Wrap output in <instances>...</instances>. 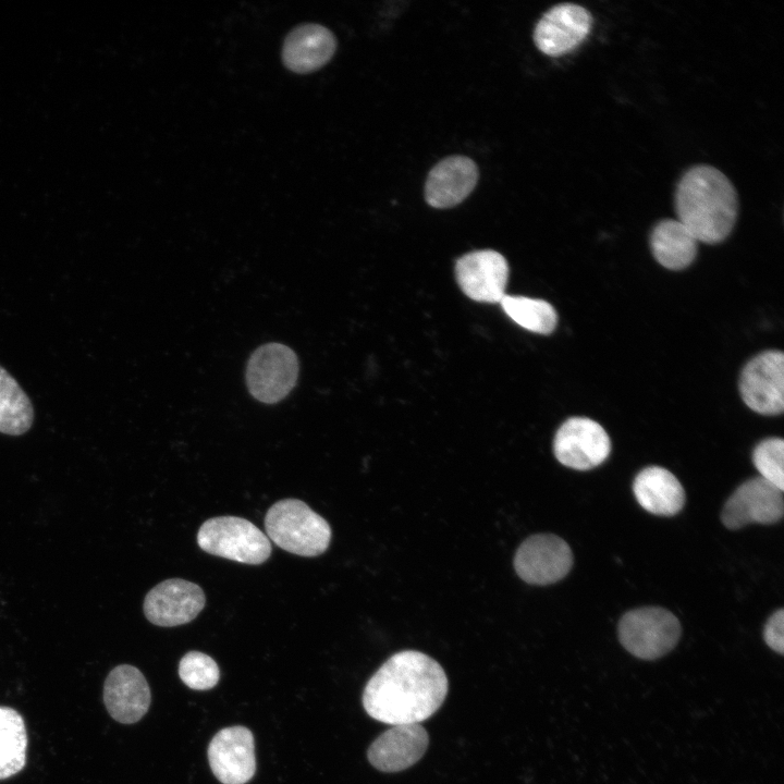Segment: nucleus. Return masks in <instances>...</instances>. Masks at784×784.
<instances>
[{"instance_id": "9", "label": "nucleus", "mask_w": 784, "mask_h": 784, "mask_svg": "<svg viewBox=\"0 0 784 784\" xmlns=\"http://www.w3.org/2000/svg\"><path fill=\"white\" fill-rule=\"evenodd\" d=\"M739 392L745 404L762 415H777L784 409V355L763 352L744 367Z\"/></svg>"}, {"instance_id": "4", "label": "nucleus", "mask_w": 784, "mask_h": 784, "mask_svg": "<svg viewBox=\"0 0 784 784\" xmlns=\"http://www.w3.org/2000/svg\"><path fill=\"white\" fill-rule=\"evenodd\" d=\"M197 543L209 554L254 565L267 561L272 551L267 535L237 516L207 519L198 530Z\"/></svg>"}, {"instance_id": "8", "label": "nucleus", "mask_w": 784, "mask_h": 784, "mask_svg": "<svg viewBox=\"0 0 784 784\" xmlns=\"http://www.w3.org/2000/svg\"><path fill=\"white\" fill-rule=\"evenodd\" d=\"M553 452L562 465L588 470L607 460L611 452V441L597 421L586 417H572L558 429Z\"/></svg>"}, {"instance_id": "20", "label": "nucleus", "mask_w": 784, "mask_h": 784, "mask_svg": "<svg viewBox=\"0 0 784 784\" xmlns=\"http://www.w3.org/2000/svg\"><path fill=\"white\" fill-rule=\"evenodd\" d=\"M698 241L678 220L659 221L650 235V247L657 261L671 270L689 266L696 257Z\"/></svg>"}, {"instance_id": "16", "label": "nucleus", "mask_w": 784, "mask_h": 784, "mask_svg": "<svg viewBox=\"0 0 784 784\" xmlns=\"http://www.w3.org/2000/svg\"><path fill=\"white\" fill-rule=\"evenodd\" d=\"M103 701L115 721L124 724L139 721L150 705V689L145 676L133 665L115 666L105 681Z\"/></svg>"}, {"instance_id": "17", "label": "nucleus", "mask_w": 784, "mask_h": 784, "mask_svg": "<svg viewBox=\"0 0 784 784\" xmlns=\"http://www.w3.org/2000/svg\"><path fill=\"white\" fill-rule=\"evenodd\" d=\"M478 177L474 160L466 156H450L430 170L425 184V199L433 208L454 207L473 192Z\"/></svg>"}, {"instance_id": "10", "label": "nucleus", "mask_w": 784, "mask_h": 784, "mask_svg": "<svg viewBox=\"0 0 784 784\" xmlns=\"http://www.w3.org/2000/svg\"><path fill=\"white\" fill-rule=\"evenodd\" d=\"M784 512L783 491L761 477L743 482L725 502L721 520L728 529L773 524Z\"/></svg>"}, {"instance_id": "22", "label": "nucleus", "mask_w": 784, "mask_h": 784, "mask_svg": "<svg viewBox=\"0 0 784 784\" xmlns=\"http://www.w3.org/2000/svg\"><path fill=\"white\" fill-rule=\"evenodd\" d=\"M27 734L22 715L0 707V780L19 773L26 763Z\"/></svg>"}, {"instance_id": "11", "label": "nucleus", "mask_w": 784, "mask_h": 784, "mask_svg": "<svg viewBox=\"0 0 784 784\" xmlns=\"http://www.w3.org/2000/svg\"><path fill=\"white\" fill-rule=\"evenodd\" d=\"M592 26L590 12L575 3H560L550 8L534 29L536 47L549 57H561L577 48Z\"/></svg>"}, {"instance_id": "13", "label": "nucleus", "mask_w": 784, "mask_h": 784, "mask_svg": "<svg viewBox=\"0 0 784 784\" xmlns=\"http://www.w3.org/2000/svg\"><path fill=\"white\" fill-rule=\"evenodd\" d=\"M208 760L222 784L247 783L256 771L252 732L240 725L219 731L209 744Z\"/></svg>"}, {"instance_id": "23", "label": "nucleus", "mask_w": 784, "mask_h": 784, "mask_svg": "<svg viewBox=\"0 0 784 784\" xmlns=\"http://www.w3.org/2000/svg\"><path fill=\"white\" fill-rule=\"evenodd\" d=\"M500 304L514 322L531 332L549 334L555 329L556 311L543 299L505 294Z\"/></svg>"}, {"instance_id": "5", "label": "nucleus", "mask_w": 784, "mask_h": 784, "mask_svg": "<svg viewBox=\"0 0 784 784\" xmlns=\"http://www.w3.org/2000/svg\"><path fill=\"white\" fill-rule=\"evenodd\" d=\"M681 623L669 610L644 607L625 613L617 626L622 646L642 660L665 656L681 638Z\"/></svg>"}, {"instance_id": "12", "label": "nucleus", "mask_w": 784, "mask_h": 784, "mask_svg": "<svg viewBox=\"0 0 784 784\" xmlns=\"http://www.w3.org/2000/svg\"><path fill=\"white\" fill-rule=\"evenodd\" d=\"M205 603V593L198 585L171 578L157 584L147 592L143 609L150 623L172 627L193 621Z\"/></svg>"}, {"instance_id": "6", "label": "nucleus", "mask_w": 784, "mask_h": 784, "mask_svg": "<svg viewBox=\"0 0 784 784\" xmlns=\"http://www.w3.org/2000/svg\"><path fill=\"white\" fill-rule=\"evenodd\" d=\"M297 376L296 354L281 343L259 346L247 363V388L262 403L273 404L283 400L294 388Z\"/></svg>"}, {"instance_id": "3", "label": "nucleus", "mask_w": 784, "mask_h": 784, "mask_svg": "<svg viewBox=\"0 0 784 784\" xmlns=\"http://www.w3.org/2000/svg\"><path fill=\"white\" fill-rule=\"evenodd\" d=\"M265 528L269 540L301 556L323 553L332 536L328 522L297 499H283L271 505L265 516Z\"/></svg>"}, {"instance_id": "15", "label": "nucleus", "mask_w": 784, "mask_h": 784, "mask_svg": "<svg viewBox=\"0 0 784 784\" xmlns=\"http://www.w3.org/2000/svg\"><path fill=\"white\" fill-rule=\"evenodd\" d=\"M428 744V733L419 723L392 725L370 744L367 759L381 772H400L418 762Z\"/></svg>"}, {"instance_id": "19", "label": "nucleus", "mask_w": 784, "mask_h": 784, "mask_svg": "<svg viewBox=\"0 0 784 784\" xmlns=\"http://www.w3.org/2000/svg\"><path fill=\"white\" fill-rule=\"evenodd\" d=\"M633 491L641 507L654 515H675L685 503V491L679 480L659 466L640 470L634 479Z\"/></svg>"}, {"instance_id": "14", "label": "nucleus", "mask_w": 784, "mask_h": 784, "mask_svg": "<svg viewBox=\"0 0 784 784\" xmlns=\"http://www.w3.org/2000/svg\"><path fill=\"white\" fill-rule=\"evenodd\" d=\"M455 275L461 290L469 298L500 303L505 295L509 265L495 250H475L456 261Z\"/></svg>"}, {"instance_id": "26", "label": "nucleus", "mask_w": 784, "mask_h": 784, "mask_svg": "<svg viewBox=\"0 0 784 784\" xmlns=\"http://www.w3.org/2000/svg\"><path fill=\"white\" fill-rule=\"evenodd\" d=\"M765 644L774 651L783 654L784 651V611L774 612L768 620L763 629Z\"/></svg>"}, {"instance_id": "2", "label": "nucleus", "mask_w": 784, "mask_h": 784, "mask_svg": "<svg viewBox=\"0 0 784 784\" xmlns=\"http://www.w3.org/2000/svg\"><path fill=\"white\" fill-rule=\"evenodd\" d=\"M677 220L699 242L716 244L732 232L738 212V197L728 177L709 164L687 170L674 195Z\"/></svg>"}, {"instance_id": "18", "label": "nucleus", "mask_w": 784, "mask_h": 784, "mask_svg": "<svg viewBox=\"0 0 784 784\" xmlns=\"http://www.w3.org/2000/svg\"><path fill=\"white\" fill-rule=\"evenodd\" d=\"M336 40L324 26L304 24L286 36L282 59L284 65L296 73H310L322 68L334 54Z\"/></svg>"}, {"instance_id": "24", "label": "nucleus", "mask_w": 784, "mask_h": 784, "mask_svg": "<svg viewBox=\"0 0 784 784\" xmlns=\"http://www.w3.org/2000/svg\"><path fill=\"white\" fill-rule=\"evenodd\" d=\"M179 675L189 688L206 690L218 684L220 671L217 662L208 654L189 651L180 661Z\"/></svg>"}, {"instance_id": "21", "label": "nucleus", "mask_w": 784, "mask_h": 784, "mask_svg": "<svg viewBox=\"0 0 784 784\" xmlns=\"http://www.w3.org/2000/svg\"><path fill=\"white\" fill-rule=\"evenodd\" d=\"M34 407L19 382L0 365V432L21 436L34 422Z\"/></svg>"}, {"instance_id": "7", "label": "nucleus", "mask_w": 784, "mask_h": 784, "mask_svg": "<svg viewBox=\"0 0 784 784\" xmlns=\"http://www.w3.org/2000/svg\"><path fill=\"white\" fill-rule=\"evenodd\" d=\"M573 565L569 546L552 534L528 537L514 556L517 575L527 584L550 585L564 578Z\"/></svg>"}, {"instance_id": "25", "label": "nucleus", "mask_w": 784, "mask_h": 784, "mask_svg": "<svg viewBox=\"0 0 784 784\" xmlns=\"http://www.w3.org/2000/svg\"><path fill=\"white\" fill-rule=\"evenodd\" d=\"M752 463L760 477L780 490L784 489V441L781 438H769L761 441L752 452Z\"/></svg>"}, {"instance_id": "1", "label": "nucleus", "mask_w": 784, "mask_h": 784, "mask_svg": "<svg viewBox=\"0 0 784 784\" xmlns=\"http://www.w3.org/2000/svg\"><path fill=\"white\" fill-rule=\"evenodd\" d=\"M449 682L442 666L416 650L390 657L370 677L363 706L372 719L391 724L427 720L442 706Z\"/></svg>"}]
</instances>
